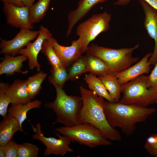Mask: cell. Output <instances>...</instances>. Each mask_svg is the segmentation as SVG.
Here are the masks:
<instances>
[{
    "label": "cell",
    "mask_w": 157,
    "mask_h": 157,
    "mask_svg": "<svg viewBox=\"0 0 157 157\" xmlns=\"http://www.w3.org/2000/svg\"><path fill=\"white\" fill-rule=\"evenodd\" d=\"M52 45L56 54L66 68L82 56L83 53L81 41L78 38L73 40L71 45L65 46L60 44L52 37L48 39Z\"/></svg>",
    "instance_id": "11"
},
{
    "label": "cell",
    "mask_w": 157,
    "mask_h": 157,
    "mask_svg": "<svg viewBox=\"0 0 157 157\" xmlns=\"http://www.w3.org/2000/svg\"><path fill=\"white\" fill-rule=\"evenodd\" d=\"M156 110L153 108L105 101L104 111L108 123L113 128H120L122 133L127 136L134 132L137 123L144 122Z\"/></svg>",
    "instance_id": "2"
},
{
    "label": "cell",
    "mask_w": 157,
    "mask_h": 157,
    "mask_svg": "<svg viewBox=\"0 0 157 157\" xmlns=\"http://www.w3.org/2000/svg\"><path fill=\"white\" fill-rule=\"evenodd\" d=\"M56 131L67 137L71 142H77L91 148L112 144L104 137L98 129L89 123L79 124L72 126L60 127L56 128Z\"/></svg>",
    "instance_id": "6"
},
{
    "label": "cell",
    "mask_w": 157,
    "mask_h": 157,
    "mask_svg": "<svg viewBox=\"0 0 157 157\" xmlns=\"http://www.w3.org/2000/svg\"><path fill=\"white\" fill-rule=\"evenodd\" d=\"M47 76V74L40 71L28 77L26 80L27 90L32 100L39 93L42 88V84Z\"/></svg>",
    "instance_id": "23"
},
{
    "label": "cell",
    "mask_w": 157,
    "mask_h": 157,
    "mask_svg": "<svg viewBox=\"0 0 157 157\" xmlns=\"http://www.w3.org/2000/svg\"><path fill=\"white\" fill-rule=\"evenodd\" d=\"M155 103H157V99H156V100Z\"/></svg>",
    "instance_id": "38"
},
{
    "label": "cell",
    "mask_w": 157,
    "mask_h": 157,
    "mask_svg": "<svg viewBox=\"0 0 157 157\" xmlns=\"http://www.w3.org/2000/svg\"><path fill=\"white\" fill-rule=\"evenodd\" d=\"M83 57L90 73L98 76L108 73V66L100 58L87 53Z\"/></svg>",
    "instance_id": "21"
},
{
    "label": "cell",
    "mask_w": 157,
    "mask_h": 157,
    "mask_svg": "<svg viewBox=\"0 0 157 157\" xmlns=\"http://www.w3.org/2000/svg\"><path fill=\"white\" fill-rule=\"evenodd\" d=\"M18 144L11 140L5 146V157H18Z\"/></svg>",
    "instance_id": "31"
},
{
    "label": "cell",
    "mask_w": 157,
    "mask_h": 157,
    "mask_svg": "<svg viewBox=\"0 0 157 157\" xmlns=\"http://www.w3.org/2000/svg\"><path fill=\"white\" fill-rule=\"evenodd\" d=\"M26 80L17 79L9 85L6 93L12 104H25L32 100L27 90Z\"/></svg>",
    "instance_id": "16"
},
{
    "label": "cell",
    "mask_w": 157,
    "mask_h": 157,
    "mask_svg": "<svg viewBox=\"0 0 157 157\" xmlns=\"http://www.w3.org/2000/svg\"><path fill=\"white\" fill-rule=\"evenodd\" d=\"M0 157H5V146L0 145Z\"/></svg>",
    "instance_id": "37"
},
{
    "label": "cell",
    "mask_w": 157,
    "mask_h": 157,
    "mask_svg": "<svg viewBox=\"0 0 157 157\" xmlns=\"http://www.w3.org/2000/svg\"><path fill=\"white\" fill-rule=\"evenodd\" d=\"M109 0H80L75 10L69 13L67 16L68 26L66 36L70 34L75 25L83 18L94 5Z\"/></svg>",
    "instance_id": "15"
},
{
    "label": "cell",
    "mask_w": 157,
    "mask_h": 157,
    "mask_svg": "<svg viewBox=\"0 0 157 157\" xmlns=\"http://www.w3.org/2000/svg\"><path fill=\"white\" fill-rule=\"evenodd\" d=\"M84 79L90 90L94 92L98 96L105 98L109 102H115L98 77L90 73L86 74Z\"/></svg>",
    "instance_id": "20"
},
{
    "label": "cell",
    "mask_w": 157,
    "mask_h": 157,
    "mask_svg": "<svg viewBox=\"0 0 157 157\" xmlns=\"http://www.w3.org/2000/svg\"><path fill=\"white\" fill-rule=\"evenodd\" d=\"M88 72L83 56H81L73 64L68 72L67 81L79 78L83 74Z\"/></svg>",
    "instance_id": "26"
},
{
    "label": "cell",
    "mask_w": 157,
    "mask_h": 157,
    "mask_svg": "<svg viewBox=\"0 0 157 157\" xmlns=\"http://www.w3.org/2000/svg\"><path fill=\"white\" fill-rule=\"evenodd\" d=\"M36 0H22V3L24 6L30 8Z\"/></svg>",
    "instance_id": "36"
},
{
    "label": "cell",
    "mask_w": 157,
    "mask_h": 157,
    "mask_svg": "<svg viewBox=\"0 0 157 157\" xmlns=\"http://www.w3.org/2000/svg\"><path fill=\"white\" fill-rule=\"evenodd\" d=\"M34 133L32 138L42 142L46 147L44 155L47 156L53 154L62 156H64L68 152H73L74 150L69 146L71 142L69 138L65 135L61 136L55 132L58 139L53 137H45L41 131V124L38 123L35 126H31Z\"/></svg>",
    "instance_id": "8"
},
{
    "label": "cell",
    "mask_w": 157,
    "mask_h": 157,
    "mask_svg": "<svg viewBox=\"0 0 157 157\" xmlns=\"http://www.w3.org/2000/svg\"><path fill=\"white\" fill-rule=\"evenodd\" d=\"M40 52L46 57L51 68H55L64 65L48 39L45 40L43 42Z\"/></svg>",
    "instance_id": "25"
},
{
    "label": "cell",
    "mask_w": 157,
    "mask_h": 157,
    "mask_svg": "<svg viewBox=\"0 0 157 157\" xmlns=\"http://www.w3.org/2000/svg\"><path fill=\"white\" fill-rule=\"evenodd\" d=\"M51 0H38L29 8V19L32 24L39 22L46 15Z\"/></svg>",
    "instance_id": "24"
},
{
    "label": "cell",
    "mask_w": 157,
    "mask_h": 157,
    "mask_svg": "<svg viewBox=\"0 0 157 157\" xmlns=\"http://www.w3.org/2000/svg\"><path fill=\"white\" fill-rule=\"evenodd\" d=\"M18 131L26 133L13 117L8 115L3 117L0 123V145L5 146L12 140L13 135Z\"/></svg>",
    "instance_id": "18"
},
{
    "label": "cell",
    "mask_w": 157,
    "mask_h": 157,
    "mask_svg": "<svg viewBox=\"0 0 157 157\" xmlns=\"http://www.w3.org/2000/svg\"><path fill=\"white\" fill-rule=\"evenodd\" d=\"M98 77L101 81L110 96L115 102H118L122 93L121 85L116 76L111 74H106Z\"/></svg>",
    "instance_id": "22"
},
{
    "label": "cell",
    "mask_w": 157,
    "mask_h": 157,
    "mask_svg": "<svg viewBox=\"0 0 157 157\" xmlns=\"http://www.w3.org/2000/svg\"><path fill=\"white\" fill-rule=\"evenodd\" d=\"M4 55V59L0 64V75H11L16 72L25 74L28 72V71H24L21 70L23 63L28 59L26 55L13 56L8 54Z\"/></svg>",
    "instance_id": "17"
},
{
    "label": "cell",
    "mask_w": 157,
    "mask_h": 157,
    "mask_svg": "<svg viewBox=\"0 0 157 157\" xmlns=\"http://www.w3.org/2000/svg\"><path fill=\"white\" fill-rule=\"evenodd\" d=\"M139 47V44H137L131 48L114 49L93 43L88 47L85 52L103 60L108 66V74L115 76L138 61L139 58L133 56L132 54Z\"/></svg>",
    "instance_id": "4"
},
{
    "label": "cell",
    "mask_w": 157,
    "mask_h": 157,
    "mask_svg": "<svg viewBox=\"0 0 157 157\" xmlns=\"http://www.w3.org/2000/svg\"><path fill=\"white\" fill-rule=\"evenodd\" d=\"M150 74L147 76V86L148 88H152L157 91V62Z\"/></svg>",
    "instance_id": "32"
},
{
    "label": "cell",
    "mask_w": 157,
    "mask_h": 157,
    "mask_svg": "<svg viewBox=\"0 0 157 157\" xmlns=\"http://www.w3.org/2000/svg\"><path fill=\"white\" fill-rule=\"evenodd\" d=\"M157 11V0H143Z\"/></svg>",
    "instance_id": "34"
},
{
    "label": "cell",
    "mask_w": 157,
    "mask_h": 157,
    "mask_svg": "<svg viewBox=\"0 0 157 157\" xmlns=\"http://www.w3.org/2000/svg\"><path fill=\"white\" fill-rule=\"evenodd\" d=\"M152 54L151 53L146 54L139 61L116 74L120 84H123L144 74L149 73L151 66L148 62Z\"/></svg>",
    "instance_id": "14"
},
{
    "label": "cell",
    "mask_w": 157,
    "mask_h": 157,
    "mask_svg": "<svg viewBox=\"0 0 157 157\" xmlns=\"http://www.w3.org/2000/svg\"><path fill=\"white\" fill-rule=\"evenodd\" d=\"M41 104V101L38 100L31 101L25 104H12L8 110V115L14 118L22 128V124L27 118L28 111L33 108H39Z\"/></svg>",
    "instance_id": "19"
},
{
    "label": "cell",
    "mask_w": 157,
    "mask_h": 157,
    "mask_svg": "<svg viewBox=\"0 0 157 157\" xmlns=\"http://www.w3.org/2000/svg\"><path fill=\"white\" fill-rule=\"evenodd\" d=\"M39 148L35 145L28 142L18 144V157H37Z\"/></svg>",
    "instance_id": "28"
},
{
    "label": "cell",
    "mask_w": 157,
    "mask_h": 157,
    "mask_svg": "<svg viewBox=\"0 0 157 157\" xmlns=\"http://www.w3.org/2000/svg\"><path fill=\"white\" fill-rule=\"evenodd\" d=\"M56 97L52 102L47 103L45 106L52 109L56 114L57 123L63 124L65 126H72L80 123L79 117L83 102L82 97L75 95L69 96L60 87L54 83Z\"/></svg>",
    "instance_id": "3"
},
{
    "label": "cell",
    "mask_w": 157,
    "mask_h": 157,
    "mask_svg": "<svg viewBox=\"0 0 157 157\" xmlns=\"http://www.w3.org/2000/svg\"><path fill=\"white\" fill-rule=\"evenodd\" d=\"M3 4L9 3L17 6H24L22 0H0Z\"/></svg>",
    "instance_id": "33"
},
{
    "label": "cell",
    "mask_w": 157,
    "mask_h": 157,
    "mask_svg": "<svg viewBox=\"0 0 157 157\" xmlns=\"http://www.w3.org/2000/svg\"><path fill=\"white\" fill-rule=\"evenodd\" d=\"M3 11L6 22L11 26L20 28L32 29L33 25L29 19V8L17 6L9 3L3 4Z\"/></svg>",
    "instance_id": "12"
},
{
    "label": "cell",
    "mask_w": 157,
    "mask_h": 157,
    "mask_svg": "<svg viewBox=\"0 0 157 157\" xmlns=\"http://www.w3.org/2000/svg\"><path fill=\"white\" fill-rule=\"evenodd\" d=\"M38 31H32L26 28L21 29L12 39L2 40L0 43V53L15 56L30 42L38 37Z\"/></svg>",
    "instance_id": "9"
},
{
    "label": "cell",
    "mask_w": 157,
    "mask_h": 157,
    "mask_svg": "<svg viewBox=\"0 0 157 157\" xmlns=\"http://www.w3.org/2000/svg\"><path fill=\"white\" fill-rule=\"evenodd\" d=\"M39 33L36 40L33 42H30L26 48L21 49L18 54L26 55L28 60V65L31 70L36 68L39 72L41 69V65L38 61V56L40 52L44 41L52 37V34L48 29L43 25L40 26Z\"/></svg>",
    "instance_id": "10"
},
{
    "label": "cell",
    "mask_w": 157,
    "mask_h": 157,
    "mask_svg": "<svg viewBox=\"0 0 157 157\" xmlns=\"http://www.w3.org/2000/svg\"><path fill=\"white\" fill-rule=\"evenodd\" d=\"M147 76L143 74L121 85L122 96L118 102L143 107L155 103L157 91L147 88Z\"/></svg>",
    "instance_id": "5"
},
{
    "label": "cell",
    "mask_w": 157,
    "mask_h": 157,
    "mask_svg": "<svg viewBox=\"0 0 157 157\" xmlns=\"http://www.w3.org/2000/svg\"><path fill=\"white\" fill-rule=\"evenodd\" d=\"M139 0L144 14V26L155 41L154 51L148 62L150 65H154L157 62V11L145 1Z\"/></svg>",
    "instance_id": "13"
},
{
    "label": "cell",
    "mask_w": 157,
    "mask_h": 157,
    "mask_svg": "<svg viewBox=\"0 0 157 157\" xmlns=\"http://www.w3.org/2000/svg\"><path fill=\"white\" fill-rule=\"evenodd\" d=\"M80 90L83 104L80 113V124H90L101 132L106 138L111 141H120L122 137L119 132L108 123L104 111V98L97 95L93 91L81 86Z\"/></svg>",
    "instance_id": "1"
},
{
    "label": "cell",
    "mask_w": 157,
    "mask_h": 157,
    "mask_svg": "<svg viewBox=\"0 0 157 157\" xmlns=\"http://www.w3.org/2000/svg\"><path fill=\"white\" fill-rule=\"evenodd\" d=\"M64 65L51 68V74L49 77V82L62 88L65 82L67 81L68 73Z\"/></svg>",
    "instance_id": "27"
},
{
    "label": "cell",
    "mask_w": 157,
    "mask_h": 157,
    "mask_svg": "<svg viewBox=\"0 0 157 157\" xmlns=\"http://www.w3.org/2000/svg\"><path fill=\"white\" fill-rule=\"evenodd\" d=\"M131 0H117L114 4L118 6H125L128 4Z\"/></svg>",
    "instance_id": "35"
},
{
    "label": "cell",
    "mask_w": 157,
    "mask_h": 157,
    "mask_svg": "<svg viewBox=\"0 0 157 157\" xmlns=\"http://www.w3.org/2000/svg\"><path fill=\"white\" fill-rule=\"evenodd\" d=\"M111 18V15L105 11L92 15L78 25L76 34L81 41L83 53L91 41L100 33L108 30Z\"/></svg>",
    "instance_id": "7"
},
{
    "label": "cell",
    "mask_w": 157,
    "mask_h": 157,
    "mask_svg": "<svg viewBox=\"0 0 157 157\" xmlns=\"http://www.w3.org/2000/svg\"><path fill=\"white\" fill-rule=\"evenodd\" d=\"M144 147L150 155L157 157V133L151 134L147 138Z\"/></svg>",
    "instance_id": "30"
},
{
    "label": "cell",
    "mask_w": 157,
    "mask_h": 157,
    "mask_svg": "<svg viewBox=\"0 0 157 157\" xmlns=\"http://www.w3.org/2000/svg\"><path fill=\"white\" fill-rule=\"evenodd\" d=\"M9 85L8 83L1 82L0 83V115L3 117L7 115L8 107L11 100L6 93Z\"/></svg>",
    "instance_id": "29"
}]
</instances>
